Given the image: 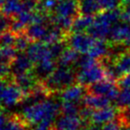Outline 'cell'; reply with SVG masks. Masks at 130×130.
Here are the masks:
<instances>
[{"instance_id": "6da1fadb", "label": "cell", "mask_w": 130, "mask_h": 130, "mask_svg": "<svg viewBox=\"0 0 130 130\" xmlns=\"http://www.w3.org/2000/svg\"><path fill=\"white\" fill-rule=\"evenodd\" d=\"M61 104L53 100H45L42 102H35L23 107L20 117L28 126L38 124L53 125L57 115L61 113Z\"/></svg>"}, {"instance_id": "7a4b0ae2", "label": "cell", "mask_w": 130, "mask_h": 130, "mask_svg": "<svg viewBox=\"0 0 130 130\" xmlns=\"http://www.w3.org/2000/svg\"><path fill=\"white\" fill-rule=\"evenodd\" d=\"M77 81V74L70 67H57L50 77L42 83L51 93L62 92L63 90L74 85Z\"/></svg>"}, {"instance_id": "3957f363", "label": "cell", "mask_w": 130, "mask_h": 130, "mask_svg": "<svg viewBox=\"0 0 130 130\" xmlns=\"http://www.w3.org/2000/svg\"><path fill=\"white\" fill-rule=\"evenodd\" d=\"M104 79H107V76L105 69L101 61L89 69L79 70L77 73V82L86 87Z\"/></svg>"}, {"instance_id": "277c9868", "label": "cell", "mask_w": 130, "mask_h": 130, "mask_svg": "<svg viewBox=\"0 0 130 130\" xmlns=\"http://www.w3.org/2000/svg\"><path fill=\"white\" fill-rule=\"evenodd\" d=\"M86 90L88 94L105 97L110 101H117L120 94V87L118 83L110 79L99 81L95 84L86 87Z\"/></svg>"}, {"instance_id": "5b68a950", "label": "cell", "mask_w": 130, "mask_h": 130, "mask_svg": "<svg viewBox=\"0 0 130 130\" xmlns=\"http://www.w3.org/2000/svg\"><path fill=\"white\" fill-rule=\"evenodd\" d=\"M26 96V93L13 81L9 82L1 98V104L7 108H11L25 101Z\"/></svg>"}, {"instance_id": "8992f818", "label": "cell", "mask_w": 130, "mask_h": 130, "mask_svg": "<svg viewBox=\"0 0 130 130\" xmlns=\"http://www.w3.org/2000/svg\"><path fill=\"white\" fill-rule=\"evenodd\" d=\"M96 39L87 32H78V34H70L67 39V43L70 48L74 49L78 54L87 55L90 49L92 48Z\"/></svg>"}, {"instance_id": "52a82bcc", "label": "cell", "mask_w": 130, "mask_h": 130, "mask_svg": "<svg viewBox=\"0 0 130 130\" xmlns=\"http://www.w3.org/2000/svg\"><path fill=\"white\" fill-rule=\"evenodd\" d=\"M119 112H120L119 107H113L111 105L102 109L95 110L93 111L92 117L90 119L89 124L97 126L105 125L117 119Z\"/></svg>"}, {"instance_id": "ba28073f", "label": "cell", "mask_w": 130, "mask_h": 130, "mask_svg": "<svg viewBox=\"0 0 130 130\" xmlns=\"http://www.w3.org/2000/svg\"><path fill=\"white\" fill-rule=\"evenodd\" d=\"M26 54L31 58L34 64H37L38 62L48 60V59H54L50 53L49 46H47L41 41L31 43V45L26 51Z\"/></svg>"}, {"instance_id": "9c48e42d", "label": "cell", "mask_w": 130, "mask_h": 130, "mask_svg": "<svg viewBox=\"0 0 130 130\" xmlns=\"http://www.w3.org/2000/svg\"><path fill=\"white\" fill-rule=\"evenodd\" d=\"M55 14L60 17L75 19L80 15L79 12V0H63L58 2Z\"/></svg>"}, {"instance_id": "30bf717a", "label": "cell", "mask_w": 130, "mask_h": 130, "mask_svg": "<svg viewBox=\"0 0 130 130\" xmlns=\"http://www.w3.org/2000/svg\"><path fill=\"white\" fill-rule=\"evenodd\" d=\"M86 123L79 116L61 115L54 123V130H80Z\"/></svg>"}, {"instance_id": "8fae6325", "label": "cell", "mask_w": 130, "mask_h": 130, "mask_svg": "<svg viewBox=\"0 0 130 130\" xmlns=\"http://www.w3.org/2000/svg\"><path fill=\"white\" fill-rule=\"evenodd\" d=\"M10 69L12 76L29 73L34 69V63L26 53H18L10 66Z\"/></svg>"}, {"instance_id": "7c38bea8", "label": "cell", "mask_w": 130, "mask_h": 130, "mask_svg": "<svg viewBox=\"0 0 130 130\" xmlns=\"http://www.w3.org/2000/svg\"><path fill=\"white\" fill-rule=\"evenodd\" d=\"M57 60H55V59L41 61V62L35 64L32 73L37 81L43 82L55 72V70L57 69Z\"/></svg>"}, {"instance_id": "4fadbf2b", "label": "cell", "mask_w": 130, "mask_h": 130, "mask_svg": "<svg viewBox=\"0 0 130 130\" xmlns=\"http://www.w3.org/2000/svg\"><path fill=\"white\" fill-rule=\"evenodd\" d=\"M85 97V88L80 84H74L60 93L62 102H73L79 104Z\"/></svg>"}, {"instance_id": "5bb4252c", "label": "cell", "mask_w": 130, "mask_h": 130, "mask_svg": "<svg viewBox=\"0 0 130 130\" xmlns=\"http://www.w3.org/2000/svg\"><path fill=\"white\" fill-rule=\"evenodd\" d=\"M130 36V25L125 23H120L113 26L109 35V39L115 44L123 45Z\"/></svg>"}, {"instance_id": "9a60e30c", "label": "cell", "mask_w": 130, "mask_h": 130, "mask_svg": "<svg viewBox=\"0 0 130 130\" xmlns=\"http://www.w3.org/2000/svg\"><path fill=\"white\" fill-rule=\"evenodd\" d=\"M12 81L15 83L18 87H20L21 89L24 91L26 95H28L31 90L36 86L37 82V79L36 78L34 73L29 72V73L20 74V75H16L12 76ZM27 97V96H26Z\"/></svg>"}, {"instance_id": "2e32d148", "label": "cell", "mask_w": 130, "mask_h": 130, "mask_svg": "<svg viewBox=\"0 0 130 130\" xmlns=\"http://www.w3.org/2000/svg\"><path fill=\"white\" fill-rule=\"evenodd\" d=\"M112 64L118 75L119 79L123 76L130 74V49L124 53L119 55Z\"/></svg>"}, {"instance_id": "e0dca14e", "label": "cell", "mask_w": 130, "mask_h": 130, "mask_svg": "<svg viewBox=\"0 0 130 130\" xmlns=\"http://www.w3.org/2000/svg\"><path fill=\"white\" fill-rule=\"evenodd\" d=\"M110 102H111V101L108 100L107 98L97 96V95H92V94L85 95V97L82 101L84 107L92 109L93 111L108 107V106H110Z\"/></svg>"}, {"instance_id": "ac0fdd59", "label": "cell", "mask_w": 130, "mask_h": 130, "mask_svg": "<svg viewBox=\"0 0 130 130\" xmlns=\"http://www.w3.org/2000/svg\"><path fill=\"white\" fill-rule=\"evenodd\" d=\"M0 11L3 15L13 18L24 11L23 2L22 0H6Z\"/></svg>"}, {"instance_id": "d6986e66", "label": "cell", "mask_w": 130, "mask_h": 130, "mask_svg": "<svg viewBox=\"0 0 130 130\" xmlns=\"http://www.w3.org/2000/svg\"><path fill=\"white\" fill-rule=\"evenodd\" d=\"M95 21L94 15H83L80 14L77 18H75L73 22L71 32L72 34H78V32H84L88 31L89 28L93 25Z\"/></svg>"}, {"instance_id": "ffe728a7", "label": "cell", "mask_w": 130, "mask_h": 130, "mask_svg": "<svg viewBox=\"0 0 130 130\" xmlns=\"http://www.w3.org/2000/svg\"><path fill=\"white\" fill-rule=\"evenodd\" d=\"M49 29L47 26L40 24H32L27 26L25 35L31 39L32 42H37V41H41L43 39V37L47 35Z\"/></svg>"}, {"instance_id": "44dd1931", "label": "cell", "mask_w": 130, "mask_h": 130, "mask_svg": "<svg viewBox=\"0 0 130 130\" xmlns=\"http://www.w3.org/2000/svg\"><path fill=\"white\" fill-rule=\"evenodd\" d=\"M109 53V45L106 43L105 40H97L95 41L92 48L90 49L87 56L94 59H103Z\"/></svg>"}, {"instance_id": "7402d4cb", "label": "cell", "mask_w": 130, "mask_h": 130, "mask_svg": "<svg viewBox=\"0 0 130 130\" xmlns=\"http://www.w3.org/2000/svg\"><path fill=\"white\" fill-rule=\"evenodd\" d=\"M79 54L72 48H66L60 57L57 59V63L61 67H69L70 65L76 64L79 59Z\"/></svg>"}, {"instance_id": "603a6c76", "label": "cell", "mask_w": 130, "mask_h": 130, "mask_svg": "<svg viewBox=\"0 0 130 130\" xmlns=\"http://www.w3.org/2000/svg\"><path fill=\"white\" fill-rule=\"evenodd\" d=\"M99 0H79V12L83 15H94L100 12Z\"/></svg>"}, {"instance_id": "cb8c5ba5", "label": "cell", "mask_w": 130, "mask_h": 130, "mask_svg": "<svg viewBox=\"0 0 130 130\" xmlns=\"http://www.w3.org/2000/svg\"><path fill=\"white\" fill-rule=\"evenodd\" d=\"M17 51L14 47H2L0 48V64L11 66L12 61L17 56Z\"/></svg>"}, {"instance_id": "d4e9b609", "label": "cell", "mask_w": 130, "mask_h": 130, "mask_svg": "<svg viewBox=\"0 0 130 130\" xmlns=\"http://www.w3.org/2000/svg\"><path fill=\"white\" fill-rule=\"evenodd\" d=\"M28 124L19 115H12L8 119L4 130H27Z\"/></svg>"}, {"instance_id": "484cf974", "label": "cell", "mask_w": 130, "mask_h": 130, "mask_svg": "<svg viewBox=\"0 0 130 130\" xmlns=\"http://www.w3.org/2000/svg\"><path fill=\"white\" fill-rule=\"evenodd\" d=\"M57 4V0H39L37 2L36 12L42 13H52V12L56 11Z\"/></svg>"}, {"instance_id": "4316f807", "label": "cell", "mask_w": 130, "mask_h": 130, "mask_svg": "<svg viewBox=\"0 0 130 130\" xmlns=\"http://www.w3.org/2000/svg\"><path fill=\"white\" fill-rule=\"evenodd\" d=\"M81 107L77 103L73 102H62L61 103L60 111L62 115L67 116H78Z\"/></svg>"}, {"instance_id": "83f0119b", "label": "cell", "mask_w": 130, "mask_h": 130, "mask_svg": "<svg viewBox=\"0 0 130 130\" xmlns=\"http://www.w3.org/2000/svg\"><path fill=\"white\" fill-rule=\"evenodd\" d=\"M31 39L29 38L25 34H22V35H18L16 36V39L15 42H14V45L13 47L15 49L17 52L19 53H23V51H27V49L29 48V46L31 45Z\"/></svg>"}, {"instance_id": "f1b7e54d", "label": "cell", "mask_w": 130, "mask_h": 130, "mask_svg": "<svg viewBox=\"0 0 130 130\" xmlns=\"http://www.w3.org/2000/svg\"><path fill=\"white\" fill-rule=\"evenodd\" d=\"M117 104L121 109L130 107V87L122 89L117 99Z\"/></svg>"}, {"instance_id": "f546056e", "label": "cell", "mask_w": 130, "mask_h": 130, "mask_svg": "<svg viewBox=\"0 0 130 130\" xmlns=\"http://www.w3.org/2000/svg\"><path fill=\"white\" fill-rule=\"evenodd\" d=\"M16 39V35L10 30L0 34V48L2 47H13Z\"/></svg>"}, {"instance_id": "4dcf8cb0", "label": "cell", "mask_w": 130, "mask_h": 130, "mask_svg": "<svg viewBox=\"0 0 130 130\" xmlns=\"http://www.w3.org/2000/svg\"><path fill=\"white\" fill-rule=\"evenodd\" d=\"M124 125H125V122H124L123 117H122V113H121V110H120L117 119L115 121H113V122L103 125L101 130H122Z\"/></svg>"}, {"instance_id": "1f68e13d", "label": "cell", "mask_w": 130, "mask_h": 130, "mask_svg": "<svg viewBox=\"0 0 130 130\" xmlns=\"http://www.w3.org/2000/svg\"><path fill=\"white\" fill-rule=\"evenodd\" d=\"M66 43H67V41H60V42H57V43H55V44L49 46L50 53H51L52 57L55 60L60 57L62 53L65 51V49L67 48L66 47Z\"/></svg>"}, {"instance_id": "d6a6232c", "label": "cell", "mask_w": 130, "mask_h": 130, "mask_svg": "<svg viewBox=\"0 0 130 130\" xmlns=\"http://www.w3.org/2000/svg\"><path fill=\"white\" fill-rule=\"evenodd\" d=\"M35 14H36V12H27V11H23V12H20L17 16H15L14 18H16L19 22H21L22 24L25 25V26L27 27L29 25L34 24Z\"/></svg>"}, {"instance_id": "836d02e7", "label": "cell", "mask_w": 130, "mask_h": 130, "mask_svg": "<svg viewBox=\"0 0 130 130\" xmlns=\"http://www.w3.org/2000/svg\"><path fill=\"white\" fill-rule=\"evenodd\" d=\"M121 3H122L121 0H99L101 10H103V11L116 10V9H118Z\"/></svg>"}, {"instance_id": "e575fe53", "label": "cell", "mask_w": 130, "mask_h": 130, "mask_svg": "<svg viewBox=\"0 0 130 130\" xmlns=\"http://www.w3.org/2000/svg\"><path fill=\"white\" fill-rule=\"evenodd\" d=\"M120 19L122 23L130 25V6H125L123 9H121V16Z\"/></svg>"}, {"instance_id": "d590c367", "label": "cell", "mask_w": 130, "mask_h": 130, "mask_svg": "<svg viewBox=\"0 0 130 130\" xmlns=\"http://www.w3.org/2000/svg\"><path fill=\"white\" fill-rule=\"evenodd\" d=\"M11 73V69L9 66L6 65L0 64V78H6L7 76H9V74Z\"/></svg>"}, {"instance_id": "8d00e7d4", "label": "cell", "mask_w": 130, "mask_h": 130, "mask_svg": "<svg viewBox=\"0 0 130 130\" xmlns=\"http://www.w3.org/2000/svg\"><path fill=\"white\" fill-rule=\"evenodd\" d=\"M7 117L5 116V114L0 110V130H4L6 122H7Z\"/></svg>"}, {"instance_id": "74e56055", "label": "cell", "mask_w": 130, "mask_h": 130, "mask_svg": "<svg viewBox=\"0 0 130 130\" xmlns=\"http://www.w3.org/2000/svg\"><path fill=\"white\" fill-rule=\"evenodd\" d=\"M32 130H54V125H49V124H38L34 129Z\"/></svg>"}, {"instance_id": "f35d334b", "label": "cell", "mask_w": 130, "mask_h": 130, "mask_svg": "<svg viewBox=\"0 0 130 130\" xmlns=\"http://www.w3.org/2000/svg\"><path fill=\"white\" fill-rule=\"evenodd\" d=\"M7 82H6V78H0V102H1V98H2V95L4 93V90L7 86Z\"/></svg>"}, {"instance_id": "ab89813d", "label": "cell", "mask_w": 130, "mask_h": 130, "mask_svg": "<svg viewBox=\"0 0 130 130\" xmlns=\"http://www.w3.org/2000/svg\"><path fill=\"white\" fill-rule=\"evenodd\" d=\"M122 3L125 6H130V0H121Z\"/></svg>"}, {"instance_id": "60d3db41", "label": "cell", "mask_w": 130, "mask_h": 130, "mask_svg": "<svg viewBox=\"0 0 130 130\" xmlns=\"http://www.w3.org/2000/svg\"><path fill=\"white\" fill-rule=\"evenodd\" d=\"M5 1H6V0H0V9L2 8V6H3V5H4Z\"/></svg>"}, {"instance_id": "b9f144b4", "label": "cell", "mask_w": 130, "mask_h": 130, "mask_svg": "<svg viewBox=\"0 0 130 130\" xmlns=\"http://www.w3.org/2000/svg\"><path fill=\"white\" fill-rule=\"evenodd\" d=\"M122 130H130V125L125 126V127H123V128H122Z\"/></svg>"}, {"instance_id": "7bdbcfd3", "label": "cell", "mask_w": 130, "mask_h": 130, "mask_svg": "<svg viewBox=\"0 0 130 130\" xmlns=\"http://www.w3.org/2000/svg\"><path fill=\"white\" fill-rule=\"evenodd\" d=\"M57 1H58V2H61V1H63V0H57Z\"/></svg>"}]
</instances>
